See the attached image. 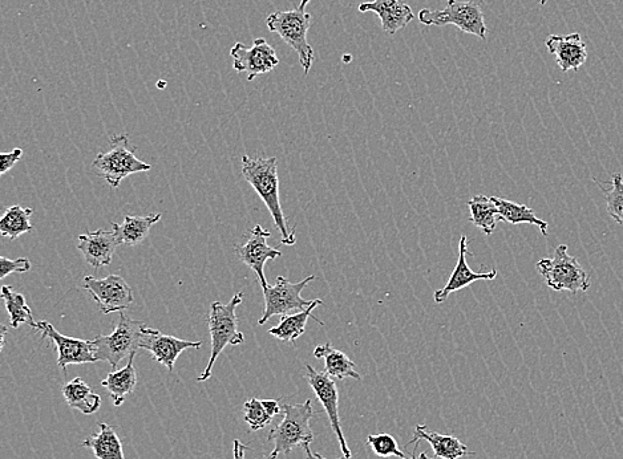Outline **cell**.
I'll return each mask as SVG.
<instances>
[{
  "label": "cell",
  "mask_w": 623,
  "mask_h": 459,
  "mask_svg": "<svg viewBox=\"0 0 623 459\" xmlns=\"http://www.w3.org/2000/svg\"><path fill=\"white\" fill-rule=\"evenodd\" d=\"M242 176L253 186L254 192L264 201L273 217L274 225L282 235V245H295V229L287 227L286 217L283 214L281 199H279V177L277 157L250 158L242 157Z\"/></svg>",
  "instance_id": "cell-1"
},
{
  "label": "cell",
  "mask_w": 623,
  "mask_h": 459,
  "mask_svg": "<svg viewBox=\"0 0 623 459\" xmlns=\"http://www.w3.org/2000/svg\"><path fill=\"white\" fill-rule=\"evenodd\" d=\"M311 0H301L298 7L289 11H277L269 15L266 19V26L270 32L281 36L283 42L297 52L299 63L305 71V75L310 72L314 63V48L307 40L311 20L313 16L307 12Z\"/></svg>",
  "instance_id": "cell-2"
},
{
  "label": "cell",
  "mask_w": 623,
  "mask_h": 459,
  "mask_svg": "<svg viewBox=\"0 0 623 459\" xmlns=\"http://www.w3.org/2000/svg\"><path fill=\"white\" fill-rule=\"evenodd\" d=\"M242 302H244V295L242 292H237L228 304L214 302L210 306L208 326L210 340H212V353H210L209 363L206 365L205 371L198 377L200 383H204L212 377L214 364L228 345L237 347V345L245 343L244 333L238 331L236 312Z\"/></svg>",
  "instance_id": "cell-3"
},
{
  "label": "cell",
  "mask_w": 623,
  "mask_h": 459,
  "mask_svg": "<svg viewBox=\"0 0 623 459\" xmlns=\"http://www.w3.org/2000/svg\"><path fill=\"white\" fill-rule=\"evenodd\" d=\"M283 420L270 430L267 441L274 445L269 457L277 459L281 454H290L299 445L311 444L314 440L310 421L314 416L313 401L303 404H285L282 406Z\"/></svg>",
  "instance_id": "cell-4"
},
{
  "label": "cell",
  "mask_w": 623,
  "mask_h": 459,
  "mask_svg": "<svg viewBox=\"0 0 623 459\" xmlns=\"http://www.w3.org/2000/svg\"><path fill=\"white\" fill-rule=\"evenodd\" d=\"M484 0H448L444 10H420V23L428 27H444L452 24L465 34L477 36L481 40L487 39L488 28L485 24Z\"/></svg>",
  "instance_id": "cell-5"
},
{
  "label": "cell",
  "mask_w": 623,
  "mask_h": 459,
  "mask_svg": "<svg viewBox=\"0 0 623 459\" xmlns=\"http://www.w3.org/2000/svg\"><path fill=\"white\" fill-rule=\"evenodd\" d=\"M135 152L136 148L129 144L127 134H119L111 138V149L107 153L97 154L92 168L111 188L117 189L124 178L152 169V165L139 160Z\"/></svg>",
  "instance_id": "cell-6"
},
{
  "label": "cell",
  "mask_w": 623,
  "mask_h": 459,
  "mask_svg": "<svg viewBox=\"0 0 623 459\" xmlns=\"http://www.w3.org/2000/svg\"><path fill=\"white\" fill-rule=\"evenodd\" d=\"M537 270L545 279L546 286L554 291H569L572 294L586 292L590 288L588 272L580 262L568 253V246L560 245L554 250L552 259H541Z\"/></svg>",
  "instance_id": "cell-7"
},
{
  "label": "cell",
  "mask_w": 623,
  "mask_h": 459,
  "mask_svg": "<svg viewBox=\"0 0 623 459\" xmlns=\"http://www.w3.org/2000/svg\"><path fill=\"white\" fill-rule=\"evenodd\" d=\"M119 314V323L111 335H99L93 339L97 361H105L112 368H117L121 361L139 351L143 329L147 326L144 322L128 318L124 311Z\"/></svg>",
  "instance_id": "cell-8"
},
{
  "label": "cell",
  "mask_w": 623,
  "mask_h": 459,
  "mask_svg": "<svg viewBox=\"0 0 623 459\" xmlns=\"http://www.w3.org/2000/svg\"><path fill=\"white\" fill-rule=\"evenodd\" d=\"M313 280L315 276L311 275L302 282L291 283L285 276H278L274 286L264 288L265 311L258 324L265 326L274 316H285L291 311L306 310L314 300L303 299L301 295Z\"/></svg>",
  "instance_id": "cell-9"
},
{
  "label": "cell",
  "mask_w": 623,
  "mask_h": 459,
  "mask_svg": "<svg viewBox=\"0 0 623 459\" xmlns=\"http://www.w3.org/2000/svg\"><path fill=\"white\" fill-rule=\"evenodd\" d=\"M83 288L92 296L104 315L123 312L135 300L132 288L120 275H109L103 279L86 276L83 279Z\"/></svg>",
  "instance_id": "cell-10"
},
{
  "label": "cell",
  "mask_w": 623,
  "mask_h": 459,
  "mask_svg": "<svg viewBox=\"0 0 623 459\" xmlns=\"http://www.w3.org/2000/svg\"><path fill=\"white\" fill-rule=\"evenodd\" d=\"M233 69L237 73H248V81L257 76L274 71L279 66V58L274 47L264 38L254 39L252 46L236 43L230 50Z\"/></svg>",
  "instance_id": "cell-11"
},
{
  "label": "cell",
  "mask_w": 623,
  "mask_h": 459,
  "mask_svg": "<svg viewBox=\"0 0 623 459\" xmlns=\"http://www.w3.org/2000/svg\"><path fill=\"white\" fill-rule=\"evenodd\" d=\"M306 371V379L309 381L310 387L313 388L315 396H317L319 402L326 410L331 429H333L335 436L338 438L339 445H341L343 456L351 459L353 454H351L349 445H347L341 426V418H339V392L337 384H335L333 377L327 375L326 372L315 371V368L311 367L310 364H306Z\"/></svg>",
  "instance_id": "cell-12"
},
{
  "label": "cell",
  "mask_w": 623,
  "mask_h": 459,
  "mask_svg": "<svg viewBox=\"0 0 623 459\" xmlns=\"http://www.w3.org/2000/svg\"><path fill=\"white\" fill-rule=\"evenodd\" d=\"M35 329L42 333V339H51L52 343H55L58 349V365L64 375L67 373L68 365L96 363L93 340L75 339V337L62 335L51 323L44 322V320L36 322Z\"/></svg>",
  "instance_id": "cell-13"
},
{
  "label": "cell",
  "mask_w": 623,
  "mask_h": 459,
  "mask_svg": "<svg viewBox=\"0 0 623 459\" xmlns=\"http://www.w3.org/2000/svg\"><path fill=\"white\" fill-rule=\"evenodd\" d=\"M202 341H188L177 339L175 336L165 335L159 329L145 326L141 336L140 348L151 353L157 363L163 364L168 371H173L176 360L186 349H198Z\"/></svg>",
  "instance_id": "cell-14"
},
{
  "label": "cell",
  "mask_w": 623,
  "mask_h": 459,
  "mask_svg": "<svg viewBox=\"0 0 623 459\" xmlns=\"http://www.w3.org/2000/svg\"><path fill=\"white\" fill-rule=\"evenodd\" d=\"M270 237V231L265 230L261 225H256L250 230L248 241L237 247L242 263L252 268L254 274L260 279L262 290L269 286L265 276L266 262L282 257L281 251L267 245V239Z\"/></svg>",
  "instance_id": "cell-15"
},
{
  "label": "cell",
  "mask_w": 623,
  "mask_h": 459,
  "mask_svg": "<svg viewBox=\"0 0 623 459\" xmlns=\"http://www.w3.org/2000/svg\"><path fill=\"white\" fill-rule=\"evenodd\" d=\"M472 255L468 250L467 237L463 235L459 243V259H457L455 270H453L451 278L442 290L436 291L434 295L436 304H443L448 296L453 292L463 290V288L471 286L477 280H495L497 276L496 268L489 272H475L468 266L467 257Z\"/></svg>",
  "instance_id": "cell-16"
},
{
  "label": "cell",
  "mask_w": 623,
  "mask_h": 459,
  "mask_svg": "<svg viewBox=\"0 0 623 459\" xmlns=\"http://www.w3.org/2000/svg\"><path fill=\"white\" fill-rule=\"evenodd\" d=\"M549 54L556 56L562 72L578 71L588 60L586 44L580 34L550 35L545 40Z\"/></svg>",
  "instance_id": "cell-17"
},
{
  "label": "cell",
  "mask_w": 623,
  "mask_h": 459,
  "mask_svg": "<svg viewBox=\"0 0 623 459\" xmlns=\"http://www.w3.org/2000/svg\"><path fill=\"white\" fill-rule=\"evenodd\" d=\"M117 246L115 231L96 230L80 235L78 249L89 266L101 268L112 263Z\"/></svg>",
  "instance_id": "cell-18"
},
{
  "label": "cell",
  "mask_w": 623,
  "mask_h": 459,
  "mask_svg": "<svg viewBox=\"0 0 623 459\" xmlns=\"http://www.w3.org/2000/svg\"><path fill=\"white\" fill-rule=\"evenodd\" d=\"M359 11L375 12L382 23L383 31L390 35L403 30L415 18L414 11L403 0H372L359 4Z\"/></svg>",
  "instance_id": "cell-19"
},
{
  "label": "cell",
  "mask_w": 623,
  "mask_h": 459,
  "mask_svg": "<svg viewBox=\"0 0 623 459\" xmlns=\"http://www.w3.org/2000/svg\"><path fill=\"white\" fill-rule=\"evenodd\" d=\"M422 440L427 441L434 450L435 456L442 459H459L475 454L469 452L468 446L464 445L459 438L430 432L426 425H416L414 437L411 438L408 445L419 444Z\"/></svg>",
  "instance_id": "cell-20"
},
{
  "label": "cell",
  "mask_w": 623,
  "mask_h": 459,
  "mask_svg": "<svg viewBox=\"0 0 623 459\" xmlns=\"http://www.w3.org/2000/svg\"><path fill=\"white\" fill-rule=\"evenodd\" d=\"M163 214L147 215V217H132L127 215L124 222L112 223V230L115 231L119 245L136 246L143 243L148 238L153 225H156Z\"/></svg>",
  "instance_id": "cell-21"
},
{
  "label": "cell",
  "mask_w": 623,
  "mask_h": 459,
  "mask_svg": "<svg viewBox=\"0 0 623 459\" xmlns=\"http://www.w3.org/2000/svg\"><path fill=\"white\" fill-rule=\"evenodd\" d=\"M136 353L137 352H133L132 355L129 356L128 364L125 365L123 369H119V371L116 369V371L108 373L107 377L101 381V385L111 394L113 405H115L116 408L123 405L125 397L135 391L137 385V373L135 368Z\"/></svg>",
  "instance_id": "cell-22"
},
{
  "label": "cell",
  "mask_w": 623,
  "mask_h": 459,
  "mask_svg": "<svg viewBox=\"0 0 623 459\" xmlns=\"http://www.w3.org/2000/svg\"><path fill=\"white\" fill-rule=\"evenodd\" d=\"M315 359L325 360V372L333 379L345 380L347 377L351 379L362 380V376L356 372V365L346 353L333 348L330 343L318 345L314 349Z\"/></svg>",
  "instance_id": "cell-23"
},
{
  "label": "cell",
  "mask_w": 623,
  "mask_h": 459,
  "mask_svg": "<svg viewBox=\"0 0 623 459\" xmlns=\"http://www.w3.org/2000/svg\"><path fill=\"white\" fill-rule=\"evenodd\" d=\"M322 299H315L311 306L307 307L306 310L301 312H297L294 315H285L282 316L281 322H279L278 326L269 329V333L271 336H274L275 339L282 341H291L294 343L295 340H298L299 337L303 335L306 331V324L309 318H313L315 322H318L323 326V322L314 318L313 311L318 306H323Z\"/></svg>",
  "instance_id": "cell-24"
},
{
  "label": "cell",
  "mask_w": 623,
  "mask_h": 459,
  "mask_svg": "<svg viewBox=\"0 0 623 459\" xmlns=\"http://www.w3.org/2000/svg\"><path fill=\"white\" fill-rule=\"evenodd\" d=\"M100 432L82 442L83 448L93 450L97 459H125L123 444L113 426L100 422Z\"/></svg>",
  "instance_id": "cell-25"
},
{
  "label": "cell",
  "mask_w": 623,
  "mask_h": 459,
  "mask_svg": "<svg viewBox=\"0 0 623 459\" xmlns=\"http://www.w3.org/2000/svg\"><path fill=\"white\" fill-rule=\"evenodd\" d=\"M62 393L70 408L79 410L86 416H91L100 409L101 397L99 394L93 393L91 387L84 383L80 377H76L64 385Z\"/></svg>",
  "instance_id": "cell-26"
},
{
  "label": "cell",
  "mask_w": 623,
  "mask_h": 459,
  "mask_svg": "<svg viewBox=\"0 0 623 459\" xmlns=\"http://www.w3.org/2000/svg\"><path fill=\"white\" fill-rule=\"evenodd\" d=\"M495 202L497 210H499L500 221L511 223V225H521V223H529V225L537 226L542 235H548V222L538 218L532 209L528 206L519 205V203L508 201V199L491 197Z\"/></svg>",
  "instance_id": "cell-27"
},
{
  "label": "cell",
  "mask_w": 623,
  "mask_h": 459,
  "mask_svg": "<svg viewBox=\"0 0 623 459\" xmlns=\"http://www.w3.org/2000/svg\"><path fill=\"white\" fill-rule=\"evenodd\" d=\"M471 210V222L479 227L483 233L492 235L495 233L497 221H500L499 210L491 197L475 196L468 201Z\"/></svg>",
  "instance_id": "cell-28"
},
{
  "label": "cell",
  "mask_w": 623,
  "mask_h": 459,
  "mask_svg": "<svg viewBox=\"0 0 623 459\" xmlns=\"http://www.w3.org/2000/svg\"><path fill=\"white\" fill-rule=\"evenodd\" d=\"M32 214H34V210L28 209V207L18 205L7 207L2 219H0V234L10 238L11 241H15L20 235L30 233L34 230V226L30 222Z\"/></svg>",
  "instance_id": "cell-29"
},
{
  "label": "cell",
  "mask_w": 623,
  "mask_h": 459,
  "mask_svg": "<svg viewBox=\"0 0 623 459\" xmlns=\"http://www.w3.org/2000/svg\"><path fill=\"white\" fill-rule=\"evenodd\" d=\"M2 299L6 304L8 318H10L11 328H19L22 324L35 329L36 322L32 318L31 308L28 307L26 298L19 292H15L10 286L2 287Z\"/></svg>",
  "instance_id": "cell-30"
},
{
  "label": "cell",
  "mask_w": 623,
  "mask_h": 459,
  "mask_svg": "<svg viewBox=\"0 0 623 459\" xmlns=\"http://www.w3.org/2000/svg\"><path fill=\"white\" fill-rule=\"evenodd\" d=\"M605 193L606 210L610 218L623 226V177L621 173L613 174L612 188H602Z\"/></svg>",
  "instance_id": "cell-31"
},
{
  "label": "cell",
  "mask_w": 623,
  "mask_h": 459,
  "mask_svg": "<svg viewBox=\"0 0 623 459\" xmlns=\"http://www.w3.org/2000/svg\"><path fill=\"white\" fill-rule=\"evenodd\" d=\"M244 416L246 424L250 426L252 432L266 428L273 422V417L267 413L264 402L258 398H250L244 405Z\"/></svg>",
  "instance_id": "cell-32"
},
{
  "label": "cell",
  "mask_w": 623,
  "mask_h": 459,
  "mask_svg": "<svg viewBox=\"0 0 623 459\" xmlns=\"http://www.w3.org/2000/svg\"><path fill=\"white\" fill-rule=\"evenodd\" d=\"M367 445L370 446L372 452L376 456L388 458L398 457L399 459H410L399 449L398 442L395 438L387 433L371 434L367 437Z\"/></svg>",
  "instance_id": "cell-33"
},
{
  "label": "cell",
  "mask_w": 623,
  "mask_h": 459,
  "mask_svg": "<svg viewBox=\"0 0 623 459\" xmlns=\"http://www.w3.org/2000/svg\"><path fill=\"white\" fill-rule=\"evenodd\" d=\"M32 268L31 262L27 258H19L12 261V259L0 258V279L6 278L7 275L14 274V272H28Z\"/></svg>",
  "instance_id": "cell-34"
},
{
  "label": "cell",
  "mask_w": 623,
  "mask_h": 459,
  "mask_svg": "<svg viewBox=\"0 0 623 459\" xmlns=\"http://www.w3.org/2000/svg\"><path fill=\"white\" fill-rule=\"evenodd\" d=\"M0 156H2V168H0V176H4V174L10 172V170L14 168V166L18 164L20 160H22L23 149L16 148L14 150H11V152L2 153L0 154Z\"/></svg>",
  "instance_id": "cell-35"
},
{
  "label": "cell",
  "mask_w": 623,
  "mask_h": 459,
  "mask_svg": "<svg viewBox=\"0 0 623 459\" xmlns=\"http://www.w3.org/2000/svg\"><path fill=\"white\" fill-rule=\"evenodd\" d=\"M264 402V406L267 410V413L270 414L271 417L278 416V414L282 413V408L279 406V402L277 400H262Z\"/></svg>",
  "instance_id": "cell-36"
},
{
  "label": "cell",
  "mask_w": 623,
  "mask_h": 459,
  "mask_svg": "<svg viewBox=\"0 0 623 459\" xmlns=\"http://www.w3.org/2000/svg\"><path fill=\"white\" fill-rule=\"evenodd\" d=\"M246 450H252V448L242 444L240 440H234L233 459H245Z\"/></svg>",
  "instance_id": "cell-37"
},
{
  "label": "cell",
  "mask_w": 623,
  "mask_h": 459,
  "mask_svg": "<svg viewBox=\"0 0 623 459\" xmlns=\"http://www.w3.org/2000/svg\"><path fill=\"white\" fill-rule=\"evenodd\" d=\"M303 448L306 450V459H326L322 457L321 454L314 453L310 448V444L303 445Z\"/></svg>",
  "instance_id": "cell-38"
},
{
  "label": "cell",
  "mask_w": 623,
  "mask_h": 459,
  "mask_svg": "<svg viewBox=\"0 0 623 459\" xmlns=\"http://www.w3.org/2000/svg\"><path fill=\"white\" fill-rule=\"evenodd\" d=\"M418 446L419 444H415V449H414V452H412L411 459H435V458H428L426 452L420 453V456L416 457V452H418Z\"/></svg>",
  "instance_id": "cell-39"
},
{
  "label": "cell",
  "mask_w": 623,
  "mask_h": 459,
  "mask_svg": "<svg viewBox=\"0 0 623 459\" xmlns=\"http://www.w3.org/2000/svg\"><path fill=\"white\" fill-rule=\"evenodd\" d=\"M546 3H548V0H540L541 7H544Z\"/></svg>",
  "instance_id": "cell-40"
},
{
  "label": "cell",
  "mask_w": 623,
  "mask_h": 459,
  "mask_svg": "<svg viewBox=\"0 0 623 459\" xmlns=\"http://www.w3.org/2000/svg\"><path fill=\"white\" fill-rule=\"evenodd\" d=\"M335 459H349V458H346L345 456H343L342 458H335Z\"/></svg>",
  "instance_id": "cell-41"
}]
</instances>
